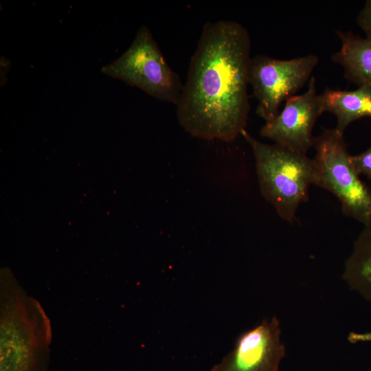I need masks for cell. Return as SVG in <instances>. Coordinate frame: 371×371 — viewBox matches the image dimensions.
<instances>
[{
    "label": "cell",
    "mask_w": 371,
    "mask_h": 371,
    "mask_svg": "<svg viewBox=\"0 0 371 371\" xmlns=\"http://www.w3.org/2000/svg\"><path fill=\"white\" fill-rule=\"evenodd\" d=\"M343 279L350 288L371 302V222L354 243L345 262Z\"/></svg>",
    "instance_id": "10"
},
{
    "label": "cell",
    "mask_w": 371,
    "mask_h": 371,
    "mask_svg": "<svg viewBox=\"0 0 371 371\" xmlns=\"http://www.w3.org/2000/svg\"><path fill=\"white\" fill-rule=\"evenodd\" d=\"M101 71L175 105L183 87L179 76L169 66L145 25L137 30L129 47L114 61L104 65Z\"/></svg>",
    "instance_id": "4"
},
{
    "label": "cell",
    "mask_w": 371,
    "mask_h": 371,
    "mask_svg": "<svg viewBox=\"0 0 371 371\" xmlns=\"http://www.w3.org/2000/svg\"><path fill=\"white\" fill-rule=\"evenodd\" d=\"M348 341L351 344L371 341V332L362 333L350 332L348 335Z\"/></svg>",
    "instance_id": "13"
},
{
    "label": "cell",
    "mask_w": 371,
    "mask_h": 371,
    "mask_svg": "<svg viewBox=\"0 0 371 371\" xmlns=\"http://www.w3.org/2000/svg\"><path fill=\"white\" fill-rule=\"evenodd\" d=\"M357 22L363 31L366 38L371 41V0L366 1L357 17Z\"/></svg>",
    "instance_id": "12"
},
{
    "label": "cell",
    "mask_w": 371,
    "mask_h": 371,
    "mask_svg": "<svg viewBox=\"0 0 371 371\" xmlns=\"http://www.w3.org/2000/svg\"><path fill=\"white\" fill-rule=\"evenodd\" d=\"M343 136L335 128L313 138V185L331 192L346 215L365 225L371 222V190L355 171Z\"/></svg>",
    "instance_id": "3"
},
{
    "label": "cell",
    "mask_w": 371,
    "mask_h": 371,
    "mask_svg": "<svg viewBox=\"0 0 371 371\" xmlns=\"http://www.w3.org/2000/svg\"><path fill=\"white\" fill-rule=\"evenodd\" d=\"M323 113L337 117L335 128L344 133L352 122L371 117V86L363 85L352 91L327 89L319 94Z\"/></svg>",
    "instance_id": "8"
},
{
    "label": "cell",
    "mask_w": 371,
    "mask_h": 371,
    "mask_svg": "<svg viewBox=\"0 0 371 371\" xmlns=\"http://www.w3.org/2000/svg\"><path fill=\"white\" fill-rule=\"evenodd\" d=\"M241 135L253 151L262 196L282 219L292 223L299 206L308 200L309 186L313 184V159L277 144L262 143L245 129Z\"/></svg>",
    "instance_id": "2"
},
{
    "label": "cell",
    "mask_w": 371,
    "mask_h": 371,
    "mask_svg": "<svg viewBox=\"0 0 371 371\" xmlns=\"http://www.w3.org/2000/svg\"><path fill=\"white\" fill-rule=\"evenodd\" d=\"M351 161L359 175L371 178V147L359 155H351Z\"/></svg>",
    "instance_id": "11"
},
{
    "label": "cell",
    "mask_w": 371,
    "mask_h": 371,
    "mask_svg": "<svg viewBox=\"0 0 371 371\" xmlns=\"http://www.w3.org/2000/svg\"><path fill=\"white\" fill-rule=\"evenodd\" d=\"M251 39L238 22H207L176 104L179 125L191 135L230 142L245 129Z\"/></svg>",
    "instance_id": "1"
},
{
    "label": "cell",
    "mask_w": 371,
    "mask_h": 371,
    "mask_svg": "<svg viewBox=\"0 0 371 371\" xmlns=\"http://www.w3.org/2000/svg\"><path fill=\"white\" fill-rule=\"evenodd\" d=\"M341 48L332 60L344 70V77L359 87L371 86V41L350 31H337Z\"/></svg>",
    "instance_id": "9"
},
{
    "label": "cell",
    "mask_w": 371,
    "mask_h": 371,
    "mask_svg": "<svg viewBox=\"0 0 371 371\" xmlns=\"http://www.w3.org/2000/svg\"><path fill=\"white\" fill-rule=\"evenodd\" d=\"M322 113L320 95L317 94L315 78L312 76L307 90L287 99L282 110L261 128L260 135L275 144L306 155L313 145V126Z\"/></svg>",
    "instance_id": "6"
},
{
    "label": "cell",
    "mask_w": 371,
    "mask_h": 371,
    "mask_svg": "<svg viewBox=\"0 0 371 371\" xmlns=\"http://www.w3.org/2000/svg\"><path fill=\"white\" fill-rule=\"evenodd\" d=\"M285 356L280 323L274 316L241 333L234 349L210 371H280Z\"/></svg>",
    "instance_id": "7"
},
{
    "label": "cell",
    "mask_w": 371,
    "mask_h": 371,
    "mask_svg": "<svg viewBox=\"0 0 371 371\" xmlns=\"http://www.w3.org/2000/svg\"><path fill=\"white\" fill-rule=\"evenodd\" d=\"M318 61L314 54L290 60L260 54L251 58L249 82L258 101L256 113L265 122L273 119L282 102L293 96L310 80Z\"/></svg>",
    "instance_id": "5"
}]
</instances>
